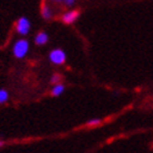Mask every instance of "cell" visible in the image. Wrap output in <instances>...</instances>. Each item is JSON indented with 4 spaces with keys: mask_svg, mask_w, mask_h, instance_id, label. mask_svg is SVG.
I'll list each match as a JSON object with an SVG mask.
<instances>
[{
    "mask_svg": "<svg viewBox=\"0 0 153 153\" xmlns=\"http://www.w3.org/2000/svg\"><path fill=\"white\" fill-rule=\"evenodd\" d=\"M60 80H61V76H60L59 74H55V75H53L52 77H51L50 81H51V83H55V85H56V83H57Z\"/></svg>",
    "mask_w": 153,
    "mask_h": 153,
    "instance_id": "cell-10",
    "label": "cell"
},
{
    "mask_svg": "<svg viewBox=\"0 0 153 153\" xmlns=\"http://www.w3.org/2000/svg\"><path fill=\"white\" fill-rule=\"evenodd\" d=\"M49 41V35L46 33H39L36 36H35V44L36 45H39V46H42V45H46Z\"/></svg>",
    "mask_w": 153,
    "mask_h": 153,
    "instance_id": "cell-5",
    "label": "cell"
},
{
    "mask_svg": "<svg viewBox=\"0 0 153 153\" xmlns=\"http://www.w3.org/2000/svg\"><path fill=\"white\" fill-rule=\"evenodd\" d=\"M64 92H65V86L62 85V83H56V85L53 86L52 90H51V95L55 96V97L61 96Z\"/></svg>",
    "mask_w": 153,
    "mask_h": 153,
    "instance_id": "cell-6",
    "label": "cell"
},
{
    "mask_svg": "<svg viewBox=\"0 0 153 153\" xmlns=\"http://www.w3.org/2000/svg\"><path fill=\"white\" fill-rule=\"evenodd\" d=\"M3 146H4V142H3V141H0V148H1Z\"/></svg>",
    "mask_w": 153,
    "mask_h": 153,
    "instance_id": "cell-12",
    "label": "cell"
},
{
    "mask_svg": "<svg viewBox=\"0 0 153 153\" xmlns=\"http://www.w3.org/2000/svg\"><path fill=\"white\" fill-rule=\"evenodd\" d=\"M52 1H56V3H60V1H62V0H52Z\"/></svg>",
    "mask_w": 153,
    "mask_h": 153,
    "instance_id": "cell-13",
    "label": "cell"
},
{
    "mask_svg": "<svg viewBox=\"0 0 153 153\" xmlns=\"http://www.w3.org/2000/svg\"><path fill=\"white\" fill-rule=\"evenodd\" d=\"M7 100H9V92L5 88H0V105L5 103Z\"/></svg>",
    "mask_w": 153,
    "mask_h": 153,
    "instance_id": "cell-8",
    "label": "cell"
},
{
    "mask_svg": "<svg viewBox=\"0 0 153 153\" xmlns=\"http://www.w3.org/2000/svg\"><path fill=\"white\" fill-rule=\"evenodd\" d=\"M30 27H31V25H30V21L25 16H21L18 19V22H16V31L19 35L21 36H25L29 34L30 31Z\"/></svg>",
    "mask_w": 153,
    "mask_h": 153,
    "instance_id": "cell-3",
    "label": "cell"
},
{
    "mask_svg": "<svg viewBox=\"0 0 153 153\" xmlns=\"http://www.w3.org/2000/svg\"><path fill=\"white\" fill-rule=\"evenodd\" d=\"M101 118H92V120H90L87 121V126H91V127H94V126H98V125H101Z\"/></svg>",
    "mask_w": 153,
    "mask_h": 153,
    "instance_id": "cell-9",
    "label": "cell"
},
{
    "mask_svg": "<svg viewBox=\"0 0 153 153\" xmlns=\"http://www.w3.org/2000/svg\"><path fill=\"white\" fill-rule=\"evenodd\" d=\"M62 1H64V4L67 5V6H72V5L75 4V0H62Z\"/></svg>",
    "mask_w": 153,
    "mask_h": 153,
    "instance_id": "cell-11",
    "label": "cell"
},
{
    "mask_svg": "<svg viewBox=\"0 0 153 153\" xmlns=\"http://www.w3.org/2000/svg\"><path fill=\"white\" fill-rule=\"evenodd\" d=\"M30 49V45L29 41L25 39H20L18 41H15L13 45V53L16 59H24Z\"/></svg>",
    "mask_w": 153,
    "mask_h": 153,
    "instance_id": "cell-1",
    "label": "cell"
},
{
    "mask_svg": "<svg viewBox=\"0 0 153 153\" xmlns=\"http://www.w3.org/2000/svg\"><path fill=\"white\" fill-rule=\"evenodd\" d=\"M79 16H80V11L70 10V11H67L62 15V21L65 22V24H74V22L79 19Z\"/></svg>",
    "mask_w": 153,
    "mask_h": 153,
    "instance_id": "cell-4",
    "label": "cell"
},
{
    "mask_svg": "<svg viewBox=\"0 0 153 153\" xmlns=\"http://www.w3.org/2000/svg\"><path fill=\"white\" fill-rule=\"evenodd\" d=\"M41 16H42L45 20H50V19L52 18V11H51V9L49 7V5L44 4V5L41 6Z\"/></svg>",
    "mask_w": 153,
    "mask_h": 153,
    "instance_id": "cell-7",
    "label": "cell"
},
{
    "mask_svg": "<svg viewBox=\"0 0 153 153\" xmlns=\"http://www.w3.org/2000/svg\"><path fill=\"white\" fill-rule=\"evenodd\" d=\"M49 59L53 65H62L66 60V53L61 49H53L49 53Z\"/></svg>",
    "mask_w": 153,
    "mask_h": 153,
    "instance_id": "cell-2",
    "label": "cell"
}]
</instances>
